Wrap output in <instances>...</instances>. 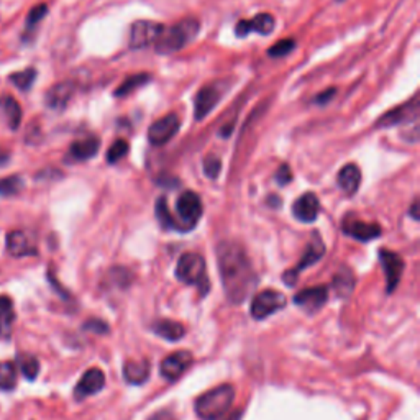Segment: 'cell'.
<instances>
[{
  "instance_id": "6da1fadb",
  "label": "cell",
  "mask_w": 420,
  "mask_h": 420,
  "mask_svg": "<svg viewBox=\"0 0 420 420\" xmlns=\"http://www.w3.org/2000/svg\"><path fill=\"white\" fill-rule=\"evenodd\" d=\"M217 263L227 298L235 304L243 302L256 286V274L246 251L238 243L223 241L217 248Z\"/></svg>"
},
{
  "instance_id": "7a4b0ae2",
  "label": "cell",
  "mask_w": 420,
  "mask_h": 420,
  "mask_svg": "<svg viewBox=\"0 0 420 420\" xmlns=\"http://www.w3.org/2000/svg\"><path fill=\"white\" fill-rule=\"evenodd\" d=\"M233 399H235V389L230 384H223L197 397L194 410L202 420H219L232 408Z\"/></svg>"
},
{
  "instance_id": "3957f363",
  "label": "cell",
  "mask_w": 420,
  "mask_h": 420,
  "mask_svg": "<svg viewBox=\"0 0 420 420\" xmlns=\"http://www.w3.org/2000/svg\"><path fill=\"white\" fill-rule=\"evenodd\" d=\"M199 33V21L196 19H184L179 24L171 26L170 30H163L161 37L154 43V50L159 55H171L188 46Z\"/></svg>"
},
{
  "instance_id": "277c9868",
  "label": "cell",
  "mask_w": 420,
  "mask_h": 420,
  "mask_svg": "<svg viewBox=\"0 0 420 420\" xmlns=\"http://www.w3.org/2000/svg\"><path fill=\"white\" fill-rule=\"evenodd\" d=\"M176 276L181 282L201 287V293L206 294L209 289V281L206 274V259L197 253H184L176 266Z\"/></svg>"
},
{
  "instance_id": "5b68a950",
  "label": "cell",
  "mask_w": 420,
  "mask_h": 420,
  "mask_svg": "<svg viewBox=\"0 0 420 420\" xmlns=\"http://www.w3.org/2000/svg\"><path fill=\"white\" fill-rule=\"evenodd\" d=\"M176 210L179 215V232H189L197 225L204 207H202L201 197L196 192L185 191L181 194L178 202H176Z\"/></svg>"
},
{
  "instance_id": "8992f818",
  "label": "cell",
  "mask_w": 420,
  "mask_h": 420,
  "mask_svg": "<svg viewBox=\"0 0 420 420\" xmlns=\"http://www.w3.org/2000/svg\"><path fill=\"white\" fill-rule=\"evenodd\" d=\"M163 30H165V25L156 24V21H135L130 28V46L134 50H143V48L154 45L161 37Z\"/></svg>"
},
{
  "instance_id": "52a82bcc",
  "label": "cell",
  "mask_w": 420,
  "mask_h": 420,
  "mask_svg": "<svg viewBox=\"0 0 420 420\" xmlns=\"http://www.w3.org/2000/svg\"><path fill=\"white\" fill-rule=\"evenodd\" d=\"M286 304L287 300L284 294L273 289H266L263 291V293L256 294L253 298V302H251V316H253L256 320H263V318L281 311Z\"/></svg>"
},
{
  "instance_id": "ba28073f",
  "label": "cell",
  "mask_w": 420,
  "mask_h": 420,
  "mask_svg": "<svg viewBox=\"0 0 420 420\" xmlns=\"http://www.w3.org/2000/svg\"><path fill=\"white\" fill-rule=\"evenodd\" d=\"M181 122L176 113H167L163 118H159L149 127L148 130V140L154 147H161L166 145L171 138H174L176 134L179 131Z\"/></svg>"
},
{
  "instance_id": "9c48e42d",
  "label": "cell",
  "mask_w": 420,
  "mask_h": 420,
  "mask_svg": "<svg viewBox=\"0 0 420 420\" xmlns=\"http://www.w3.org/2000/svg\"><path fill=\"white\" fill-rule=\"evenodd\" d=\"M325 255V245L324 241L320 240V238H316V240L311 241V245L307 246V250L304 251L302 259H300L299 264L293 269H289V271L284 273V282L287 286H294L295 282H298V276L300 274V271H304V269L312 266V264H316L317 262H320L322 256Z\"/></svg>"
},
{
  "instance_id": "30bf717a",
  "label": "cell",
  "mask_w": 420,
  "mask_h": 420,
  "mask_svg": "<svg viewBox=\"0 0 420 420\" xmlns=\"http://www.w3.org/2000/svg\"><path fill=\"white\" fill-rule=\"evenodd\" d=\"M419 120V102L417 97H414L409 104H402L401 107H396L392 110H389L379 117V120L376 125L387 128V127H394V125H401V123H409Z\"/></svg>"
},
{
  "instance_id": "8fae6325",
  "label": "cell",
  "mask_w": 420,
  "mask_h": 420,
  "mask_svg": "<svg viewBox=\"0 0 420 420\" xmlns=\"http://www.w3.org/2000/svg\"><path fill=\"white\" fill-rule=\"evenodd\" d=\"M220 99H222V89H219L215 84L202 87L197 92L196 100H194V117H196V120H204L207 115L215 109V105L220 102Z\"/></svg>"
},
{
  "instance_id": "7c38bea8",
  "label": "cell",
  "mask_w": 420,
  "mask_h": 420,
  "mask_svg": "<svg viewBox=\"0 0 420 420\" xmlns=\"http://www.w3.org/2000/svg\"><path fill=\"white\" fill-rule=\"evenodd\" d=\"M342 230L347 235H350L351 238L360 241H371L374 238H378L381 235V227L378 223H369V222H363V220H358L355 217L348 215L347 219L343 220L342 223Z\"/></svg>"
},
{
  "instance_id": "4fadbf2b",
  "label": "cell",
  "mask_w": 420,
  "mask_h": 420,
  "mask_svg": "<svg viewBox=\"0 0 420 420\" xmlns=\"http://www.w3.org/2000/svg\"><path fill=\"white\" fill-rule=\"evenodd\" d=\"M379 262H381L387 280V293H392L399 284L402 273H404V259L394 251L379 250Z\"/></svg>"
},
{
  "instance_id": "5bb4252c",
  "label": "cell",
  "mask_w": 420,
  "mask_h": 420,
  "mask_svg": "<svg viewBox=\"0 0 420 420\" xmlns=\"http://www.w3.org/2000/svg\"><path fill=\"white\" fill-rule=\"evenodd\" d=\"M327 300H329V289H327L325 286L309 287V289L300 291L294 298L295 306L309 313L320 311V309L325 306Z\"/></svg>"
},
{
  "instance_id": "9a60e30c",
  "label": "cell",
  "mask_w": 420,
  "mask_h": 420,
  "mask_svg": "<svg viewBox=\"0 0 420 420\" xmlns=\"http://www.w3.org/2000/svg\"><path fill=\"white\" fill-rule=\"evenodd\" d=\"M192 365V355L189 351H176L166 356L161 363V374L167 381H176Z\"/></svg>"
},
{
  "instance_id": "2e32d148",
  "label": "cell",
  "mask_w": 420,
  "mask_h": 420,
  "mask_svg": "<svg viewBox=\"0 0 420 420\" xmlns=\"http://www.w3.org/2000/svg\"><path fill=\"white\" fill-rule=\"evenodd\" d=\"M105 386V374L102 369L92 368L82 374L81 381L77 383L76 389H74V397L79 401L86 399L87 396L97 394L100 392Z\"/></svg>"
},
{
  "instance_id": "e0dca14e",
  "label": "cell",
  "mask_w": 420,
  "mask_h": 420,
  "mask_svg": "<svg viewBox=\"0 0 420 420\" xmlns=\"http://www.w3.org/2000/svg\"><path fill=\"white\" fill-rule=\"evenodd\" d=\"M274 30V17L269 13H259V15L253 17L251 20H241L237 24L235 33L237 37L245 38L250 33H259V35H269Z\"/></svg>"
},
{
  "instance_id": "ac0fdd59",
  "label": "cell",
  "mask_w": 420,
  "mask_h": 420,
  "mask_svg": "<svg viewBox=\"0 0 420 420\" xmlns=\"http://www.w3.org/2000/svg\"><path fill=\"white\" fill-rule=\"evenodd\" d=\"M318 212H320V202H318V197L316 194L312 192L300 196L293 206L294 217L304 223L316 222Z\"/></svg>"
},
{
  "instance_id": "d6986e66",
  "label": "cell",
  "mask_w": 420,
  "mask_h": 420,
  "mask_svg": "<svg viewBox=\"0 0 420 420\" xmlns=\"http://www.w3.org/2000/svg\"><path fill=\"white\" fill-rule=\"evenodd\" d=\"M7 251L13 258H25V256L37 255V248L28 235L21 230H13L7 235Z\"/></svg>"
},
{
  "instance_id": "ffe728a7",
  "label": "cell",
  "mask_w": 420,
  "mask_h": 420,
  "mask_svg": "<svg viewBox=\"0 0 420 420\" xmlns=\"http://www.w3.org/2000/svg\"><path fill=\"white\" fill-rule=\"evenodd\" d=\"M74 91H76V86H74V82H71V81H64V82L56 84V86H53L46 94L48 107H51L55 110L64 109L71 100V97L74 95Z\"/></svg>"
},
{
  "instance_id": "44dd1931",
  "label": "cell",
  "mask_w": 420,
  "mask_h": 420,
  "mask_svg": "<svg viewBox=\"0 0 420 420\" xmlns=\"http://www.w3.org/2000/svg\"><path fill=\"white\" fill-rule=\"evenodd\" d=\"M338 188L347 194V196H353L360 189L361 184V171L356 165H347L343 166L338 172L337 178Z\"/></svg>"
},
{
  "instance_id": "7402d4cb",
  "label": "cell",
  "mask_w": 420,
  "mask_h": 420,
  "mask_svg": "<svg viewBox=\"0 0 420 420\" xmlns=\"http://www.w3.org/2000/svg\"><path fill=\"white\" fill-rule=\"evenodd\" d=\"M149 373H152V366L147 360L145 361H127L123 366V378L128 384L140 386L148 381Z\"/></svg>"
},
{
  "instance_id": "603a6c76",
  "label": "cell",
  "mask_w": 420,
  "mask_h": 420,
  "mask_svg": "<svg viewBox=\"0 0 420 420\" xmlns=\"http://www.w3.org/2000/svg\"><path fill=\"white\" fill-rule=\"evenodd\" d=\"M100 148V140L97 136H87V138L79 140L76 143L71 145L69 154L71 158L76 161H87V159L94 158Z\"/></svg>"
},
{
  "instance_id": "cb8c5ba5",
  "label": "cell",
  "mask_w": 420,
  "mask_h": 420,
  "mask_svg": "<svg viewBox=\"0 0 420 420\" xmlns=\"http://www.w3.org/2000/svg\"><path fill=\"white\" fill-rule=\"evenodd\" d=\"M0 112L3 113V117H6L8 127H10L12 130H17V128L20 127L21 107L12 95L0 97Z\"/></svg>"
},
{
  "instance_id": "d4e9b609",
  "label": "cell",
  "mask_w": 420,
  "mask_h": 420,
  "mask_svg": "<svg viewBox=\"0 0 420 420\" xmlns=\"http://www.w3.org/2000/svg\"><path fill=\"white\" fill-rule=\"evenodd\" d=\"M153 331L159 335L161 338L167 340V342H178L184 337V327L179 322L174 320H159L154 322Z\"/></svg>"
},
{
  "instance_id": "484cf974",
  "label": "cell",
  "mask_w": 420,
  "mask_h": 420,
  "mask_svg": "<svg viewBox=\"0 0 420 420\" xmlns=\"http://www.w3.org/2000/svg\"><path fill=\"white\" fill-rule=\"evenodd\" d=\"M334 289L340 298H348L355 289V276L351 269L342 268L334 277Z\"/></svg>"
},
{
  "instance_id": "4316f807",
  "label": "cell",
  "mask_w": 420,
  "mask_h": 420,
  "mask_svg": "<svg viewBox=\"0 0 420 420\" xmlns=\"http://www.w3.org/2000/svg\"><path fill=\"white\" fill-rule=\"evenodd\" d=\"M13 320H15V311L13 302L7 295H0V334L7 335L10 331Z\"/></svg>"
},
{
  "instance_id": "83f0119b",
  "label": "cell",
  "mask_w": 420,
  "mask_h": 420,
  "mask_svg": "<svg viewBox=\"0 0 420 420\" xmlns=\"http://www.w3.org/2000/svg\"><path fill=\"white\" fill-rule=\"evenodd\" d=\"M17 386V368L12 361L0 363V391H12Z\"/></svg>"
},
{
  "instance_id": "f1b7e54d",
  "label": "cell",
  "mask_w": 420,
  "mask_h": 420,
  "mask_svg": "<svg viewBox=\"0 0 420 420\" xmlns=\"http://www.w3.org/2000/svg\"><path fill=\"white\" fill-rule=\"evenodd\" d=\"M156 219H158V222L161 223L163 228L179 230L178 220H176L174 217L171 215L170 209H167V204H166V199L165 197H159L158 201H156Z\"/></svg>"
},
{
  "instance_id": "f546056e",
  "label": "cell",
  "mask_w": 420,
  "mask_h": 420,
  "mask_svg": "<svg viewBox=\"0 0 420 420\" xmlns=\"http://www.w3.org/2000/svg\"><path fill=\"white\" fill-rule=\"evenodd\" d=\"M149 81L148 74H135V76L127 77L125 81L122 82L120 87H117V91H115V95L117 97H125L128 94H131V92L138 89V87L143 86V84H147Z\"/></svg>"
},
{
  "instance_id": "4dcf8cb0",
  "label": "cell",
  "mask_w": 420,
  "mask_h": 420,
  "mask_svg": "<svg viewBox=\"0 0 420 420\" xmlns=\"http://www.w3.org/2000/svg\"><path fill=\"white\" fill-rule=\"evenodd\" d=\"M19 368L21 371V374H24L26 379H30V381H33L39 373V363L33 355H20Z\"/></svg>"
},
{
  "instance_id": "1f68e13d",
  "label": "cell",
  "mask_w": 420,
  "mask_h": 420,
  "mask_svg": "<svg viewBox=\"0 0 420 420\" xmlns=\"http://www.w3.org/2000/svg\"><path fill=\"white\" fill-rule=\"evenodd\" d=\"M35 77H37V69L26 68L20 73H15L10 76V81L19 87L20 91H30V87L33 86Z\"/></svg>"
},
{
  "instance_id": "d6a6232c",
  "label": "cell",
  "mask_w": 420,
  "mask_h": 420,
  "mask_svg": "<svg viewBox=\"0 0 420 420\" xmlns=\"http://www.w3.org/2000/svg\"><path fill=\"white\" fill-rule=\"evenodd\" d=\"M24 188V179L20 176H8V178L0 179V196L10 197L19 194Z\"/></svg>"
},
{
  "instance_id": "836d02e7",
  "label": "cell",
  "mask_w": 420,
  "mask_h": 420,
  "mask_svg": "<svg viewBox=\"0 0 420 420\" xmlns=\"http://www.w3.org/2000/svg\"><path fill=\"white\" fill-rule=\"evenodd\" d=\"M127 153H128V143L125 140L113 141V145L109 148V152H107V161L110 163V165H113V163L120 161L122 158H125Z\"/></svg>"
},
{
  "instance_id": "e575fe53",
  "label": "cell",
  "mask_w": 420,
  "mask_h": 420,
  "mask_svg": "<svg viewBox=\"0 0 420 420\" xmlns=\"http://www.w3.org/2000/svg\"><path fill=\"white\" fill-rule=\"evenodd\" d=\"M295 48V42L293 38H284L281 39V42H277L276 45H273L268 50V55L271 57H282L286 55H289L291 51H293Z\"/></svg>"
},
{
  "instance_id": "d590c367",
  "label": "cell",
  "mask_w": 420,
  "mask_h": 420,
  "mask_svg": "<svg viewBox=\"0 0 420 420\" xmlns=\"http://www.w3.org/2000/svg\"><path fill=\"white\" fill-rule=\"evenodd\" d=\"M220 171H222V161H220L219 158L214 156V154H210V156H207L204 159V172H206L207 178L217 179L219 178Z\"/></svg>"
},
{
  "instance_id": "8d00e7d4",
  "label": "cell",
  "mask_w": 420,
  "mask_h": 420,
  "mask_svg": "<svg viewBox=\"0 0 420 420\" xmlns=\"http://www.w3.org/2000/svg\"><path fill=\"white\" fill-rule=\"evenodd\" d=\"M46 12H48V7L45 6V3H39V6L32 8L28 13V19H26V26H28V28H33V26L37 25L39 20L45 19Z\"/></svg>"
},
{
  "instance_id": "74e56055",
  "label": "cell",
  "mask_w": 420,
  "mask_h": 420,
  "mask_svg": "<svg viewBox=\"0 0 420 420\" xmlns=\"http://www.w3.org/2000/svg\"><path fill=\"white\" fill-rule=\"evenodd\" d=\"M276 181L280 185L289 184L291 181H293V171H291V167L287 165H282L276 172Z\"/></svg>"
},
{
  "instance_id": "f35d334b",
  "label": "cell",
  "mask_w": 420,
  "mask_h": 420,
  "mask_svg": "<svg viewBox=\"0 0 420 420\" xmlns=\"http://www.w3.org/2000/svg\"><path fill=\"white\" fill-rule=\"evenodd\" d=\"M86 329L94 330V331H97V334H107V331H109L107 324H105V322H102V320H89L86 324Z\"/></svg>"
},
{
  "instance_id": "ab89813d",
  "label": "cell",
  "mask_w": 420,
  "mask_h": 420,
  "mask_svg": "<svg viewBox=\"0 0 420 420\" xmlns=\"http://www.w3.org/2000/svg\"><path fill=\"white\" fill-rule=\"evenodd\" d=\"M334 95H335V89L325 91V92H324V94H322V95H318V97H317V99H316V102H317V104H322V105H324V104H327V102H329V100H330V99H331V97H334Z\"/></svg>"
},
{
  "instance_id": "60d3db41",
  "label": "cell",
  "mask_w": 420,
  "mask_h": 420,
  "mask_svg": "<svg viewBox=\"0 0 420 420\" xmlns=\"http://www.w3.org/2000/svg\"><path fill=\"white\" fill-rule=\"evenodd\" d=\"M410 214H412V219L414 220H419V202L417 201H414V204H412V207H410Z\"/></svg>"
}]
</instances>
